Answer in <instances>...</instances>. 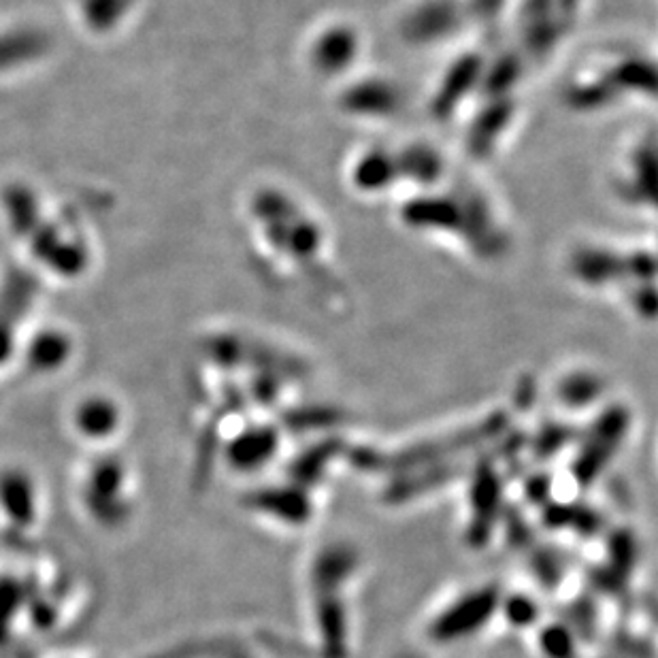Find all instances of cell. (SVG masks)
Here are the masks:
<instances>
[{"label": "cell", "instance_id": "1", "mask_svg": "<svg viewBox=\"0 0 658 658\" xmlns=\"http://www.w3.org/2000/svg\"><path fill=\"white\" fill-rule=\"evenodd\" d=\"M137 486L128 460L107 450L96 452L77 471V501L84 514L105 531L124 526L135 512Z\"/></svg>", "mask_w": 658, "mask_h": 658}, {"label": "cell", "instance_id": "2", "mask_svg": "<svg viewBox=\"0 0 658 658\" xmlns=\"http://www.w3.org/2000/svg\"><path fill=\"white\" fill-rule=\"evenodd\" d=\"M47 520L45 492L39 482L20 467L0 469V531L11 539H32Z\"/></svg>", "mask_w": 658, "mask_h": 658}]
</instances>
